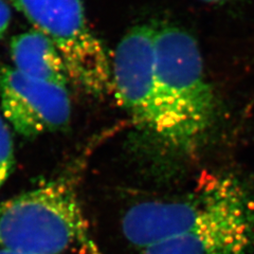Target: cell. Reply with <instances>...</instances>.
<instances>
[{
    "label": "cell",
    "instance_id": "11",
    "mask_svg": "<svg viewBox=\"0 0 254 254\" xmlns=\"http://www.w3.org/2000/svg\"><path fill=\"white\" fill-rule=\"evenodd\" d=\"M0 254H32V253L22 252V251H17V250H12V249L0 248Z\"/></svg>",
    "mask_w": 254,
    "mask_h": 254
},
{
    "label": "cell",
    "instance_id": "7",
    "mask_svg": "<svg viewBox=\"0 0 254 254\" xmlns=\"http://www.w3.org/2000/svg\"><path fill=\"white\" fill-rule=\"evenodd\" d=\"M225 174L204 178L190 193L176 199L141 202L126 212L122 231L131 245L143 250L188 232L215 203Z\"/></svg>",
    "mask_w": 254,
    "mask_h": 254
},
{
    "label": "cell",
    "instance_id": "2",
    "mask_svg": "<svg viewBox=\"0 0 254 254\" xmlns=\"http://www.w3.org/2000/svg\"><path fill=\"white\" fill-rule=\"evenodd\" d=\"M154 49L157 83L197 152L215 130L220 115L199 46L186 30L168 25L155 27Z\"/></svg>",
    "mask_w": 254,
    "mask_h": 254
},
{
    "label": "cell",
    "instance_id": "9",
    "mask_svg": "<svg viewBox=\"0 0 254 254\" xmlns=\"http://www.w3.org/2000/svg\"><path fill=\"white\" fill-rule=\"evenodd\" d=\"M14 143L7 122L0 114V189L14 169Z\"/></svg>",
    "mask_w": 254,
    "mask_h": 254
},
{
    "label": "cell",
    "instance_id": "1",
    "mask_svg": "<svg viewBox=\"0 0 254 254\" xmlns=\"http://www.w3.org/2000/svg\"><path fill=\"white\" fill-rule=\"evenodd\" d=\"M154 34V26L138 25L121 38L113 58L114 93L149 141L173 153L193 154L187 133L157 83Z\"/></svg>",
    "mask_w": 254,
    "mask_h": 254
},
{
    "label": "cell",
    "instance_id": "12",
    "mask_svg": "<svg viewBox=\"0 0 254 254\" xmlns=\"http://www.w3.org/2000/svg\"><path fill=\"white\" fill-rule=\"evenodd\" d=\"M203 2H209V3H222L227 1H231V0H200Z\"/></svg>",
    "mask_w": 254,
    "mask_h": 254
},
{
    "label": "cell",
    "instance_id": "6",
    "mask_svg": "<svg viewBox=\"0 0 254 254\" xmlns=\"http://www.w3.org/2000/svg\"><path fill=\"white\" fill-rule=\"evenodd\" d=\"M0 103L6 122L25 138L61 130L71 118V101L65 85L30 77L2 61Z\"/></svg>",
    "mask_w": 254,
    "mask_h": 254
},
{
    "label": "cell",
    "instance_id": "5",
    "mask_svg": "<svg viewBox=\"0 0 254 254\" xmlns=\"http://www.w3.org/2000/svg\"><path fill=\"white\" fill-rule=\"evenodd\" d=\"M143 254H254V178L225 174L217 200L193 228Z\"/></svg>",
    "mask_w": 254,
    "mask_h": 254
},
{
    "label": "cell",
    "instance_id": "8",
    "mask_svg": "<svg viewBox=\"0 0 254 254\" xmlns=\"http://www.w3.org/2000/svg\"><path fill=\"white\" fill-rule=\"evenodd\" d=\"M10 54L13 67L22 74L65 86L69 81L66 65L58 48L36 29L14 36Z\"/></svg>",
    "mask_w": 254,
    "mask_h": 254
},
{
    "label": "cell",
    "instance_id": "3",
    "mask_svg": "<svg viewBox=\"0 0 254 254\" xmlns=\"http://www.w3.org/2000/svg\"><path fill=\"white\" fill-rule=\"evenodd\" d=\"M88 241V224L74 189L62 180L0 202V248L60 254Z\"/></svg>",
    "mask_w": 254,
    "mask_h": 254
},
{
    "label": "cell",
    "instance_id": "4",
    "mask_svg": "<svg viewBox=\"0 0 254 254\" xmlns=\"http://www.w3.org/2000/svg\"><path fill=\"white\" fill-rule=\"evenodd\" d=\"M58 48L69 81L85 93H114L113 60L91 29L82 0H10Z\"/></svg>",
    "mask_w": 254,
    "mask_h": 254
},
{
    "label": "cell",
    "instance_id": "10",
    "mask_svg": "<svg viewBox=\"0 0 254 254\" xmlns=\"http://www.w3.org/2000/svg\"><path fill=\"white\" fill-rule=\"evenodd\" d=\"M12 20L11 6L6 0H0V38H2L9 30Z\"/></svg>",
    "mask_w": 254,
    "mask_h": 254
}]
</instances>
